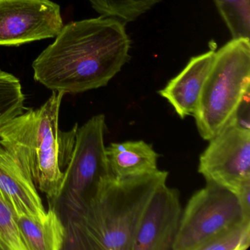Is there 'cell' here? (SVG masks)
<instances>
[{"label": "cell", "mask_w": 250, "mask_h": 250, "mask_svg": "<svg viewBox=\"0 0 250 250\" xmlns=\"http://www.w3.org/2000/svg\"><path fill=\"white\" fill-rule=\"evenodd\" d=\"M130 47L119 20L100 16L72 21L35 60V80L64 94L105 87L128 62Z\"/></svg>", "instance_id": "6da1fadb"}, {"label": "cell", "mask_w": 250, "mask_h": 250, "mask_svg": "<svg viewBox=\"0 0 250 250\" xmlns=\"http://www.w3.org/2000/svg\"><path fill=\"white\" fill-rule=\"evenodd\" d=\"M167 171L138 176H112L97 195L65 224L62 250H132L143 212L167 183Z\"/></svg>", "instance_id": "7a4b0ae2"}, {"label": "cell", "mask_w": 250, "mask_h": 250, "mask_svg": "<svg viewBox=\"0 0 250 250\" xmlns=\"http://www.w3.org/2000/svg\"><path fill=\"white\" fill-rule=\"evenodd\" d=\"M64 95L53 91L41 107L23 112L0 128V144L14 156L48 201L58 195L79 128L76 124L70 131L60 129Z\"/></svg>", "instance_id": "3957f363"}, {"label": "cell", "mask_w": 250, "mask_h": 250, "mask_svg": "<svg viewBox=\"0 0 250 250\" xmlns=\"http://www.w3.org/2000/svg\"><path fill=\"white\" fill-rule=\"evenodd\" d=\"M250 39H232L216 52L194 117L199 134L213 138L250 94Z\"/></svg>", "instance_id": "277c9868"}, {"label": "cell", "mask_w": 250, "mask_h": 250, "mask_svg": "<svg viewBox=\"0 0 250 250\" xmlns=\"http://www.w3.org/2000/svg\"><path fill=\"white\" fill-rule=\"evenodd\" d=\"M105 115H94L79 127L71 160L64 171L58 195L49 208L63 224L83 210L112 176L104 144Z\"/></svg>", "instance_id": "5b68a950"}, {"label": "cell", "mask_w": 250, "mask_h": 250, "mask_svg": "<svg viewBox=\"0 0 250 250\" xmlns=\"http://www.w3.org/2000/svg\"><path fill=\"white\" fill-rule=\"evenodd\" d=\"M245 219L235 193L206 181L183 210L172 250H201L202 247Z\"/></svg>", "instance_id": "8992f818"}, {"label": "cell", "mask_w": 250, "mask_h": 250, "mask_svg": "<svg viewBox=\"0 0 250 250\" xmlns=\"http://www.w3.org/2000/svg\"><path fill=\"white\" fill-rule=\"evenodd\" d=\"M198 172L206 181L236 194L250 181V127L239 124L233 115L209 140L200 156Z\"/></svg>", "instance_id": "52a82bcc"}, {"label": "cell", "mask_w": 250, "mask_h": 250, "mask_svg": "<svg viewBox=\"0 0 250 250\" xmlns=\"http://www.w3.org/2000/svg\"><path fill=\"white\" fill-rule=\"evenodd\" d=\"M63 26L61 8L51 0H0V45L52 39Z\"/></svg>", "instance_id": "ba28073f"}, {"label": "cell", "mask_w": 250, "mask_h": 250, "mask_svg": "<svg viewBox=\"0 0 250 250\" xmlns=\"http://www.w3.org/2000/svg\"><path fill=\"white\" fill-rule=\"evenodd\" d=\"M182 213L179 191L162 184L143 212L132 250H172Z\"/></svg>", "instance_id": "9c48e42d"}, {"label": "cell", "mask_w": 250, "mask_h": 250, "mask_svg": "<svg viewBox=\"0 0 250 250\" xmlns=\"http://www.w3.org/2000/svg\"><path fill=\"white\" fill-rule=\"evenodd\" d=\"M0 195L14 214L24 213L39 219L46 217L47 211L33 180L1 144Z\"/></svg>", "instance_id": "30bf717a"}, {"label": "cell", "mask_w": 250, "mask_h": 250, "mask_svg": "<svg viewBox=\"0 0 250 250\" xmlns=\"http://www.w3.org/2000/svg\"><path fill=\"white\" fill-rule=\"evenodd\" d=\"M215 55L216 52L210 50L193 57L178 75L158 91L182 119L194 116L200 93L213 65Z\"/></svg>", "instance_id": "8fae6325"}, {"label": "cell", "mask_w": 250, "mask_h": 250, "mask_svg": "<svg viewBox=\"0 0 250 250\" xmlns=\"http://www.w3.org/2000/svg\"><path fill=\"white\" fill-rule=\"evenodd\" d=\"M112 176L123 178L156 172L159 154L143 140L111 143L106 147Z\"/></svg>", "instance_id": "7c38bea8"}, {"label": "cell", "mask_w": 250, "mask_h": 250, "mask_svg": "<svg viewBox=\"0 0 250 250\" xmlns=\"http://www.w3.org/2000/svg\"><path fill=\"white\" fill-rule=\"evenodd\" d=\"M14 215L28 250H62L65 226L53 210L49 208L46 217L42 219L24 213Z\"/></svg>", "instance_id": "4fadbf2b"}, {"label": "cell", "mask_w": 250, "mask_h": 250, "mask_svg": "<svg viewBox=\"0 0 250 250\" xmlns=\"http://www.w3.org/2000/svg\"><path fill=\"white\" fill-rule=\"evenodd\" d=\"M101 16L131 22L150 11L162 0H88Z\"/></svg>", "instance_id": "5bb4252c"}, {"label": "cell", "mask_w": 250, "mask_h": 250, "mask_svg": "<svg viewBox=\"0 0 250 250\" xmlns=\"http://www.w3.org/2000/svg\"><path fill=\"white\" fill-rule=\"evenodd\" d=\"M24 102L20 80L0 70V128L23 113Z\"/></svg>", "instance_id": "9a60e30c"}, {"label": "cell", "mask_w": 250, "mask_h": 250, "mask_svg": "<svg viewBox=\"0 0 250 250\" xmlns=\"http://www.w3.org/2000/svg\"><path fill=\"white\" fill-rule=\"evenodd\" d=\"M232 39H250V0H213Z\"/></svg>", "instance_id": "2e32d148"}, {"label": "cell", "mask_w": 250, "mask_h": 250, "mask_svg": "<svg viewBox=\"0 0 250 250\" xmlns=\"http://www.w3.org/2000/svg\"><path fill=\"white\" fill-rule=\"evenodd\" d=\"M250 246V220H244L209 241L201 250H246Z\"/></svg>", "instance_id": "e0dca14e"}, {"label": "cell", "mask_w": 250, "mask_h": 250, "mask_svg": "<svg viewBox=\"0 0 250 250\" xmlns=\"http://www.w3.org/2000/svg\"><path fill=\"white\" fill-rule=\"evenodd\" d=\"M0 250H28L15 217L9 206L0 195Z\"/></svg>", "instance_id": "ac0fdd59"}, {"label": "cell", "mask_w": 250, "mask_h": 250, "mask_svg": "<svg viewBox=\"0 0 250 250\" xmlns=\"http://www.w3.org/2000/svg\"><path fill=\"white\" fill-rule=\"evenodd\" d=\"M244 217L250 219V181L246 182L235 194Z\"/></svg>", "instance_id": "d6986e66"}]
</instances>
